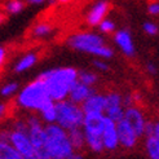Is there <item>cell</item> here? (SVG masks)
Listing matches in <instances>:
<instances>
[{
	"label": "cell",
	"instance_id": "cell-30",
	"mask_svg": "<svg viewBox=\"0 0 159 159\" xmlns=\"http://www.w3.org/2000/svg\"><path fill=\"white\" fill-rule=\"evenodd\" d=\"M148 12L152 16H158L159 14V3H150L148 5Z\"/></svg>",
	"mask_w": 159,
	"mask_h": 159
},
{
	"label": "cell",
	"instance_id": "cell-32",
	"mask_svg": "<svg viewBox=\"0 0 159 159\" xmlns=\"http://www.w3.org/2000/svg\"><path fill=\"white\" fill-rule=\"evenodd\" d=\"M146 70H148V73H150L152 75H155L157 74V69H155V65L152 62H148L146 63Z\"/></svg>",
	"mask_w": 159,
	"mask_h": 159
},
{
	"label": "cell",
	"instance_id": "cell-17",
	"mask_svg": "<svg viewBox=\"0 0 159 159\" xmlns=\"http://www.w3.org/2000/svg\"><path fill=\"white\" fill-rule=\"evenodd\" d=\"M38 115L40 116V119L45 125L56 124L57 123V102L52 101L51 104H48L45 107H43L40 111H39Z\"/></svg>",
	"mask_w": 159,
	"mask_h": 159
},
{
	"label": "cell",
	"instance_id": "cell-25",
	"mask_svg": "<svg viewBox=\"0 0 159 159\" xmlns=\"http://www.w3.org/2000/svg\"><path fill=\"white\" fill-rule=\"evenodd\" d=\"M12 131H17V132H22V133H29V125L26 123L25 118H17L12 122L11 125Z\"/></svg>",
	"mask_w": 159,
	"mask_h": 159
},
{
	"label": "cell",
	"instance_id": "cell-29",
	"mask_svg": "<svg viewBox=\"0 0 159 159\" xmlns=\"http://www.w3.org/2000/svg\"><path fill=\"white\" fill-rule=\"evenodd\" d=\"M11 140V129L0 128V142H9Z\"/></svg>",
	"mask_w": 159,
	"mask_h": 159
},
{
	"label": "cell",
	"instance_id": "cell-21",
	"mask_svg": "<svg viewBox=\"0 0 159 159\" xmlns=\"http://www.w3.org/2000/svg\"><path fill=\"white\" fill-rule=\"evenodd\" d=\"M78 80L87 87L94 88V85L98 83V75L96 73H93V71H89V70H79V79Z\"/></svg>",
	"mask_w": 159,
	"mask_h": 159
},
{
	"label": "cell",
	"instance_id": "cell-12",
	"mask_svg": "<svg viewBox=\"0 0 159 159\" xmlns=\"http://www.w3.org/2000/svg\"><path fill=\"white\" fill-rule=\"evenodd\" d=\"M94 92H96V89H94V88L87 87V85H84L83 83H80V82L78 80V82L73 85L71 91H70L69 101H71V102H73V104H75V105L82 106Z\"/></svg>",
	"mask_w": 159,
	"mask_h": 159
},
{
	"label": "cell",
	"instance_id": "cell-22",
	"mask_svg": "<svg viewBox=\"0 0 159 159\" xmlns=\"http://www.w3.org/2000/svg\"><path fill=\"white\" fill-rule=\"evenodd\" d=\"M52 31H53V26L51 25V23L39 22L33 29H31L30 34H31L33 38H45V36H48Z\"/></svg>",
	"mask_w": 159,
	"mask_h": 159
},
{
	"label": "cell",
	"instance_id": "cell-23",
	"mask_svg": "<svg viewBox=\"0 0 159 159\" xmlns=\"http://www.w3.org/2000/svg\"><path fill=\"white\" fill-rule=\"evenodd\" d=\"M26 7L25 2H21V0H9L4 4V12L7 14H11V16H16L21 13Z\"/></svg>",
	"mask_w": 159,
	"mask_h": 159
},
{
	"label": "cell",
	"instance_id": "cell-13",
	"mask_svg": "<svg viewBox=\"0 0 159 159\" xmlns=\"http://www.w3.org/2000/svg\"><path fill=\"white\" fill-rule=\"evenodd\" d=\"M82 109H83V111H84L85 114H91V113L105 114V109H106L105 93H101V92H97L96 91L82 105Z\"/></svg>",
	"mask_w": 159,
	"mask_h": 159
},
{
	"label": "cell",
	"instance_id": "cell-31",
	"mask_svg": "<svg viewBox=\"0 0 159 159\" xmlns=\"http://www.w3.org/2000/svg\"><path fill=\"white\" fill-rule=\"evenodd\" d=\"M5 60H7V51L4 47H0V69L3 67Z\"/></svg>",
	"mask_w": 159,
	"mask_h": 159
},
{
	"label": "cell",
	"instance_id": "cell-14",
	"mask_svg": "<svg viewBox=\"0 0 159 159\" xmlns=\"http://www.w3.org/2000/svg\"><path fill=\"white\" fill-rule=\"evenodd\" d=\"M114 42L127 57H133L134 56V52H136L134 51V44L128 30H118L114 35Z\"/></svg>",
	"mask_w": 159,
	"mask_h": 159
},
{
	"label": "cell",
	"instance_id": "cell-7",
	"mask_svg": "<svg viewBox=\"0 0 159 159\" xmlns=\"http://www.w3.org/2000/svg\"><path fill=\"white\" fill-rule=\"evenodd\" d=\"M124 120L132 127V129L137 133L139 137H142L145 134V125L148 120L145 119V115L141 109H139L136 105L125 109Z\"/></svg>",
	"mask_w": 159,
	"mask_h": 159
},
{
	"label": "cell",
	"instance_id": "cell-28",
	"mask_svg": "<svg viewBox=\"0 0 159 159\" xmlns=\"http://www.w3.org/2000/svg\"><path fill=\"white\" fill-rule=\"evenodd\" d=\"M92 63H93V66L96 67L97 70H100V71H107L109 70V65H107V62H105V60L94 58L92 61Z\"/></svg>",
	"mask_w": 159,
	"mask_h": 159
},
{
	"label": "cell",
	"instance_id": "cell-5",
	"mask_svg": "<svg viewBox=\"0 0 159 159\" xmlns=\"http://www.w3.org/2000/svg\"><path fill=\"white\" fill-rule=\"evenodd\" d=\"M84 118L85 113L82 106L75 105L69 100L57 102V124L65 131L83 128Z\"/></svg>",
	"mask_w": 159,
	"mask_h": 159
},
{
	"label": "cell",
	"instance_id": "cell-9",
	"mask_svg": "<svg viewBox=\"0 0 159 159\" xmlns=\"http://www.w3.org/2000/svg\"><path fill=\"white\" fill-rule=\"evenodd\" d=\"M110 9V3L109 2H97L94 3L89 11L87 12L85 16V22L87 25L91 27H98L102 22L106 20V14Z\"/></svg>",
	"mask_w": 159,
	"mask_h": 159
},
{
	"label": "cell",
	"instance_id": "cell-27",
	"mask_svg": "<svg viewBox=\"0 0 159 159\" xmlns=\"http://www.w3.org/2000/svg\"><path fill=\"white\" fill-rule=\"evenodd\" d=\"M142 29H144V31L148 34V35H157L158 34V26L155 25L154 22H145L144 26H142Z\"/></svg>",
	"mask_w": 159,
	"mask_h": 159
},
{
	"label": "cell",
	"instance_id": "cell-16",
	"mask_svg": "<svg viewBox=\"0 0 159 159\" xmlns=\"http://www.w3.org/2000/svg\"><path fill=\"white\" fill-rule=\"evenodd\" d=\"M69 134V140H70V144L73 146L74 152H83V150L87 148L85 144V134L83 128H75V129H71L67 132Z\"/></svg>",
	"mask_w": 159,
	"mask_h": 159
},
{
	"label": "cell",
	"instance_id": "cell-37",
	"mask_svg": "<svg viewBox=\"0 0 159 159\" xmlns=\"http://www.w3.org/2000/svg\"><path fill=\"white\" fill-rule=\"evenodd\" d=\"M154 136L159 139V122H155V129H154Z\"/></svg>",
	"mask_w": 159,
	"mask_h": 159
},
{
	"label": "cell",
	"instance_id": "cell-8",
	"mask_svg": "<svg viewBox=\"0 0 159 159\" xmlns=\"http://www.w3.org/2000/svg\"><path fill=\"white\" fill-rule=\"evenodd\" d=\"M116 128H118L119 145H120L123 149H127V150H131L133 148H136L140 137L137 136V133L132 129V127L127 123L124 119L122 122L116 123Z\"/></svg>",
	"mask_w": 159,
	"mask_h": 159
},
{
	"label": "cell",
	"instance_id": "cell-19",
	"mask_svg": "<svg viewBox=\"0 0 159 159\" xmlns=\"http://www.w3.org/2000/svg\"><path fill=\"white\" fill-rule=\"evenodd\" d=\"M145 150L149 159H159V139L157 136L145 137Z\"/></svg>",
	"mask_w": 159,
	"mask_h": 159
},
{
	"label": "cell",
	"instance_id": "cell-20",
	"mask_svg": "<svg viewBox=\"0 0 159 159\" xmlns=\"http://www.w3.org/2000/svg\"><path fill=\"white\" fill-rule=\"evenodd\" d=\"M0 159H25L11 142H0Z\"/></svg>",
	"mask_w": 159,
	"mask_h": 159
},
{
	"label": "cell",
	"instance_id": "cell-35",
	"mask_svg": "<svg viewBox=\"0 0 159 159\" xmlns=\"http://www.w3.org/2000/svg\"><path fill=\"white\" fill-rule=\"evenodd\" d=\"M7 13L4 12V11H0V25H2L3 22H5L7 21Z\"/></svg>",
	"mask_w": 159,
	"mask_h": 159
},
{
	"label": "cell",
	"instance_id": "cell-2",
	"mask_svg": "<svg viewBox=\"0 0 159 159\" xmlns=\"http://www.w3.org/2000/svg\"><path fill=\"white\" fill-rule=\"evenodd\" d=\"M66 45L74 51L92 54L100 60H109L114 56L113 48L106 44L105 39L93 31H79L71 34L66 39Z\"/></svg>",
	"mask_w": 159,
	"mask_h": 159
},
{
	"label": "cell",
	"instance_id": "cell-11",
	"mask_svg": "<svg viewBox=\"0 0 159 159\" xmlns=\"http://www.w3.org/2000/svg\"><path fill=\"white\" fill-rule=\"evenodd\" d=\"M102 142H104L105 152H115L120 146L119 145V137H118V128L116 123L106 118L104 132H102Z\"/></svg>",
	"mask_w": 159,
	"mask_h": 159
},
{
	"label": "cell",
	"instance_id": "cell-4",
	"mask_svg": "<svg viewBox=\"0 0 159 159\" xmlns=\"http://www.w3.org/2000/svg\"><path fill=\"white\" fill-rule=\"evenodd\" d=\"M47 132V150L51 159H67L74 153L70 144L67 131L56 124L45 125Z\"/></svg>",
	"mask_w": 159,
	"mask_h": 159
},
{
	"label": "cell",
	"instance_id": "cell-26",
	"mask_svg": "<svg viewBox=\"0 0 159 159\" xmlns=\"http://www.w3.org/2000/svg\"><path fill=\"white\" fill-rule=\"evenodd\" d=\"M98 29H100V33H102V34H111V33H114L115 31V22L106 18L98 26Z\"/></svg>",
	"mask_w": 159,
	"mask_h": 159
},
{
	"label": "cell",
	"instance_id": "cell-38",
	"mask_svg": "<svg viewBox=\"0 0 159 159\" xmlns=\"http://www.w3.org/2000/svg\"><path fill=\"white\" fill-rule=\"evenodd\" d=\"M27 159H39L38 155H34V157H31V158H27Z\"/></svg>",
	"mask_w": 159,
	"mask_h": 159
},
{
	"label": "cell",
	"instance_id": "cell-10",
	"mask_svg": "<svg viewBox=\"0 0 159 159\" xmlns=\"http://www.w3.org/2000/svg\"><path fill=\"white\" fill-rule=\"evenodd\" d=\"M105 120H106L105 114H100V113L85 114L84 124H83L84 133L94 134V136H102L104 127H105Z\"/></svg>",
	"mask_w": 159,
	"mask_h": 159
},
{
	"label": "cell",
	"instance_id": "cell-34",
	"mask_svg": "<svg viewBox=\"0 0 159 159\" xmlns=\"http://www.w3.org/2000/svg\"><path fill=\"white\" fill-rule=\"evenodd\" d=\"M7 105L5 104H3V102H0V119L2 118H4V115H5V113H7Z\"/></svg>",
	"mask_w": 159,
	"mask_h": 159
},
{
	"label": "cell",
	"instance_id": "cell-6",
	"mask_svg": "<svg viewBox=\"0 0 159 159\" xmlns=\"http://www.w3.org/2000/svg\"><path fill=\"white\" fill-rule=\"evenodd\" d=\"M11 145L17 150V152L25 158H31L36 155L35 149L31 144V140L29 137L27 133H22V132H17V131H12L11 129Z\"/></svg>",
	"mask_w": 159,
	"mask_h": 159
},
{
	"label": "cell",
	"instance_id": "cell-24",
	"mask_svg": "<svg viewBox=\"0 0 159 159\" xmlns=\"http://www.w3.org/2000/svg\"><path fill=\"white\" fill-rule=\"evenodd\" d=\"M20 92V84L17 82H9L0 88V96L4 98H11Z\"/></svg>",
	"mask_w": 159,
	"mask_h": 159
},
{
	"label": "cell",
	"instance_id": "cell-33",
	"mask_svg": "<svg viewBox=\"0 0 159 159\" xmlns=\"http://www.w3.org/2000/svg\"><path fill=\"white\" fill-rule=\"evenodd\" d=\"M67 159H85V157H84V154L80 153V152H74Z\"/></svg>",
	"mask_w": 159,
	"mask_h": 159
},
{
	"label": "cell",
	"instance_id": "cell-18",
	"mask_svg": "<svg viewBox=\"0 0 159 159\" xmlns=\"http://www.w3.org/2000/svg\"><path fill=\"white\" fill-rule=\"evenodd\" d=\"M105 100H106V109L111 110V109H116V107H124L123 106V96L116 91H109L105 93Z\"/></svg>",
	"mask_w": 159,
	"mask_h": 159
},
{
	"label": "cell",
	"instance_id": "cell-36",
	"mask_svg": "<svg viewBox=\"0 0 159 159\" xmlns=\"http://www.w3.org/2000/svg\"><path fill=\"white\" fill-rule=\"evenodd\" d=\"M29 4H33V5H42V4H43V0H30Z\"/></svg>",
	"mask_w": 159,
	"mask_h": 159
},
{
	"label": "cell",
	"instance_id": "cell-3",
	"mask_svg": "<svg viewBox=\"0 0 159 159\" xmlns=\"http://www.w3.org/2000/svg\"><path fill=\"white\" fill-rule=\"evenodd\" d=\"M52 101L53 100L49 97L45 83L40 78H35L34 80H31L20 89L16 97V105L22 111H26L27 114H38Z\"/></svg>",
	"mask_w": 159,
	"mask_h": 159
},
{
	"label": "cell",
	"instance_id": "cell-15",
	"mask_svg": "<svg viewBox=\"0 0 159 159\" xmlns=\"http://www.w3.org/2000/svg\"><path fill=\"white\" fill-rule=\"evenodd\" d=\"M38 60H39V56L35 52H29L26 54H23L22 57L16 62V65L13 67L14 73H17V74L25 73V71L30 70L33 66H35V63L38 62Z\"/></svg>",
	"mask_w": 159,
	"mask_h": 159
},
{
	"label": "cell",
	"instance_id": "cell-1",
	"mask_svg": "<svg viewBox=\"0 0 159 159\" xmlns=\"http://www.w3.org/2000/svg\"><path fill=\"white\" fill-rule=\"evenodd\" d=\"M38 78L45 83L49 97L54 102H62L69 100L70 91L79 79V70L73 66L54 67L43 71Z\"/></svg>",
	"mask_w": 159,
	"mask_h": 159
}]
</instances>
